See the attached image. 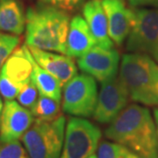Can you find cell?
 Returning <instances> with one entry per match:
<instances>
[{
  "label": "cell",
  "instance_id": "cell-1",
  "mask_svg": "<svg viewBox=\"0 0 158 158\" xmlns=\"http://www.w3.org/2000/svg\"><path fill=\"white\" fill-rule=\"evenodd\" d=\"M105 135L128 148L141 158H158L156 122L146 106L138 104L127 106L109 124Z\"/></svg>",
  "mask_w": 158,
  "mask_h": 158
},
{
  "label": "cell",
  "instance_id": "cell-2",
  "mask_svg": "<svg viewBox=\"0 0 158 158\" xmlns=\"http://www.w3.org/2000/svg\"><path fill=\"white\" fill-rule=\"evenodd\" d=\"M26 42L28 47L66 54L69 16L48 6L31 7L27 13Z\"/></svg>",
  "mask_w": 158,
  "mask_h": 158
},
{
  "label": "cell",
  "instance_id": "cell-3",
  "mask_svg": "<svg viewBox=\"0 0 158 158\" xmlns=\"http://www.w3.org/2000/svg\"><path fill=\"white\" fill-rule=\"evenodd\" d=\"M118 78L130 100L146 107L158 106V63L151 57L135 53L124 55Z\"/></svg>",
  "mask_w": 158,
  "mask_h": 158
},
{
  "label": "cell",
  "instance_id": "cell-4",
  "mask_svg": "<svg viewBox=\"0 0 158 158\" xmlns=\"http://www.w3.org/2000/svg\"><path fill=\"white\" fill-rule=\"evenodd\" d=\"M66 127V118L61 115L52 121L34 119L21 141L31 158H60Z\"/></svg>",
  "mask_w": 158,
  "mask_h": 158
},
{
  "label": "cell",
  "instance_id": "cell-5",
  "mask_svg": "<svg viewBox=\"0 0 158 158\" xmlns=\"http://www.w3.org/2000/svg\"><path fill=\"white\" fill-rule=\"evenodd\" d=\"M134 13L126 48L129 53L146 55L158 63V8H135Z\"/></svg>",
  "mask_w": 158,
  "mask_h": 158
},
{
  "label": "cell",
  "instance_id": "cell-6",
  "mask_svg": "<svg viewBox=\"0 0 158 158\" xmlns=\"http://www.w3.org/2000/svg\"><path fill=\"white\" fill-rule=\"evenodd\" d=\"M101 130L85 118L70 117L66 123L60 158H88L98 149Z\"/></svg>",
  "mask_w": 158,
  "mask_h": 158
},
{
  "label": "cell",
  "instance_id": "cell-7",
  "mask_svg": "<svg viewBox=\"0 0 158 158\" xmlns=\"http://www.w3.org/2000/svg\"><path fill=\"white\" fill-rule=\"evenodd\" d=\"M98 94L95 79L86 74L77 75L63 85L62 111L74 117H92Z\"/></svg>",
  "mask_w": 158,
  "mask_h": 158
},
{
  "label": "cell",
  "instance_id": "cell-8",
  "mask_svg": "<svg viewBox=\"0 0 158 158\" xmlns=\"http://www.w3.org/2000/svg\"><path fill=\"white\" fill-rule=\"evenodd\" d=\"M128 93L118 77L101 83L92 118L100 124H110L127 106Z\"/></svg>",
  "mask_w": 158,
  "mask_h": 158
},
{
  "label": "cell",
  "instance_id": "cell-9",
  "mask_svg": "<svg viewBox=\"0 0 158 158\" xmlns=\"http://www.w3.org/2000/svg\"><path fill=\"white\" fill-rule=\"evenodd\" d=\"M77 66L82 72L102 83L117 76L119 55L114 48L107 49L96 45L77 58Z\"/></svg>",
  "mask_w": 158,
  "mask_h": 158
},
{
  "label": "cell",
  "instance_id": "cell-10",
  "mask_svg": "<svg viewBox=\"0 0 158 158\" xmlns=\"http://www.w3.org/2000/svg\"><path fill=\"white\" fill-rule=\"evenodd\" d=\"M34 122L31 110L15 100H6L0 118V143L19 141Z\"/></svg>",
  "mask_w": 158,
  "mask_h": 158
},
{
  "label": "cell",
  "instance_id": "cell-11",
  "mask_svg": "<svg viewBox=\"0 0 158 158\" xmlns=\"http://www.w3.org/2000/svg\"><path fill=\"white\" fill-rule=\"evenodd\" d=\"M108 23L109 36L114 44L121 46L133 27L134 10L127 8L123 0H102Z\"/></svg>",
  "mask_w": 158,
  "mask_h": 158
},
{
  "label": "cell",
  "instance_id": "cell-12",
  "mask_svg": "<svg viewBox=\"0 0 158 158\" xmlns=\"http://www.w3.org/2000/svg\"><path fill=\"white\" fill-rule=\"evenodd\" d=\"M28 48L34 61L40 67L56 77L62 85L77 75V67L72 57L34 47H28Z\"/></svg>",
  "mask_w": 158,
  "mask_h": 158
},
{
  "label": "cell",
  "instance_id": "cell-13",
  "mask_svg": "<svg viewBox=\"0 0 158 158\" xmlns=\"http://www.w3.org/2000/svg\"><path fill=\"white\" fill-rule=\"evenodd\" d=\"M83 15L97 46L104 48H113V40L109 36L107 18L102 5V0H89L83 6Z\"/></svg>",
  "mask_w": 158,
  "mask_h": 158
},
{
  "label": "cell",
  "instance_id": "cell-14",
  "mask_svg": "<svg viewBox=\"0 0 158 158\" xmlns=\"http://www.w3.org/2000/svg\"><path fill=\"white\" fill-rule=\"evenodd\" d=\"M96 45V40L85 19L81 15H76L69 23L65 55L79 58Z\"/></svg>",
  "mask_w": 158,
  "mask_h": 158
},
{
  "label": "cell",
  "instance_id": "cell-15",
  "mask_svg": "<svg viewBox=\"0 0 158 158\" xmlns=\"http://www.w3.org/2000/svg\"><path fill=\"white\" fill-rule=\"evenodd\" d=\"M1 70L15 85L22 89L32 80L33 64L27 45H23L12 52Z\"/></svg>",
  "mask_w": 158,
  "mask_h": 158
},
{
  "label": "cell",
  "instance_id": "cell-16",
  "mask_svg": "<svg viewBox=\"0 0 158 158\" xmlns=\"http://www.w3.org/2000/svg\"><path fill=\"white\" fill-rule=\"evenodd\" d=\"M27 18L20 0H0V32L20 35L26 28Z\"/></svg>",
  "mask_w": 158,
  "mask_h": 158
},
{
  "label": "cell",
  "instance_id": "cell-17",
  "mask_svg": "<svg viewBox=\"0 0 158 158\" xmlns=\"http://www.w3.org/2000/svg\"><path fill=\"white\" fill-rule=\"evenodd\" d=\"M31 53V52H30ZM31 62L33 64L32 79L39 90L40 95L48 97L57 101L62 99V83L53 75L40 67L31 55Z\"/></svg>",
  "mask_w": 158,
  "mask_h": 158
},
{
  "label": "cell",
  "instance_id": "cell-18",
  "mask_svg": "<svg viewBox=\"0 0 158 158\" xmlns=\"http://www.w3.org/2000/svg\"><path fill=\"white\" fill-rule=\"evenodd\" d=\"M31 112L35 120L40 121H52L62 115L60 102L42 95H39Z\"/></svg>",
  "mask_w": 158,
  "mask_h": 158
},
{
  "label": "cell",
  "instance_id": "cell-19",
  "mask_svg": "<svg viewBox=\"0 0 158 158\" xmlns=\"http://www.w3.org/2000/svg\"><path fill=\"white\" fill-rule=\"evenodd\" d=\"M98 158H141L128 148L114 142L102 141L97 152Z\"/></svg>",
  "mask_w": 158,
  "mask_h": 158
},
{
  "label": "cell",
  "instance_id": "cell-20",
  "mask_svg": "<svg viewBox=\"0 0 158 158\" xmlns=\"http://www.w3.org/2000/svg\"><path fill=\"white\" fill-rule=\"evenodd\" d=\"M19 40L18 35L0 32V70L12 52L17 48Z\"/></svg>",
  "mask_w": 158,
  "mask_h": 158
},
{
  "label": "cell",
  "instance_id": "cell-21",
  "mask_svg": "<svg viewBox=\"0 0 158 158\" xmlns=\"http://www.w3.org/2000/svg\"><path fill=\"white\" fill-rule=\"evenodd\" d=\"M39 95V90L32 79L28 84L25 85L19 91L17 97L18 102L22 106L31 110L37 101Z\"/></svg>",
  "mask_w": 158,
  "mask_h": 158
},
{
  "label": "cell",
  "instance_id": "cell-22",
  "mask_svg": "<svg viewBox=\"0 0 158 158\" xmlns=\"http://www.w3.org/2000/svg\"><path fill=\"white\" fill-rule=\"evenodd\" d=\"M0 158H31L19 141L0 144Z\"/></svg>",
  "mask_w": 158,
  "mask_h": 158
},
{
  "label": "cell",
  "instance_id": "cell-23",
  "mask_svg": "<svg viewBox=\"0 0 158 158\" xmlns=\"http://www.w3.org/2000/svg\"><path fill=\"white\" fill-rule=\"evenodd\" d=\"M21 88L11 82L2 70H0V94L6 100H14Z\"/></svg>",
  "mask_w": 158,
  "mask_h": 158
},
{
  "label": "cell",
  "instance_id": "cell-24",
  "mask_svg": "<svg viewBox=\"0 0 158 158\" xmlns=\"http://www.w3.org/2000/svg\"><path fill=\"white\" fill-rule=\"evenodd\" d=\"M45 6H52L64 11H72L80 8L85 0H40Z\"/></svg>",
  "mask_w": 158,
  "mask_h": 158
},
{
  "label": "cell",
  "instance_id": "cell-25",
  "mask_svg": "<svg viewBox=\"0 0 158 158\" xmlns=\"http://www.w3.org/2000/svg\"><path fill=\"white\" fill-rule=\"evenodd\" d=\"M128 3L133 8H158V0H128Z\"/></svg>",
  "mask_w": 158,
  "mask_h": 158
},
{
  "label": "cell",
  "instance_id": "cell-26",
  "mask_svg": "<svg viewBox=\"0 0 158 158\" xmlns=\"http://www.w3.org/2000/svg\"><path fill=\"white\" fill-rule=\"evenodd\" d=\"M154 118L156 122V135H157V145H158V108H156L154 110Z\"/></svg>",
  "mask_w": 158,
  "mask_h": 158
},
{
  "label": "cell",
  "instance_id": "cell-27",
  "mask_svg": "<svg viewBox=\"0 0 158 158\" xmlns=\"http://www.w3.org/2000/svg\"><path fill=\"white\" fill-rule=\"evenodd\" d=\"M3 106H4V105H3V102H2V98L0 97V118H1V113H2Z\"/></svg>",
  "mask_w": 158,
  "mask_h": 158
},
{
  "label": "cell",
  "instance_id": "cell-28",
  "mask_svg": "<svg viewBox=\"0 0 158 158\" xmlns=\"http://www.w3.org/2000/svg\"><path fill=\"white\" fill-rule=\"evenodd\" d=\"M88 158H98V157H97V155L93 154V155H91V156H89Z\"/></svg>",
  "mask_w": 158,
  "mask_h": 158
}]
</instances>
